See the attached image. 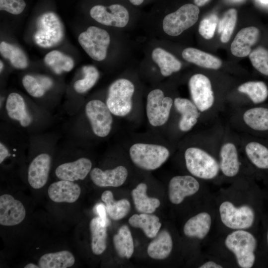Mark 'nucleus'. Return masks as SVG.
Returning <instances> with one entry per match:
<instances>
[{
  "instance_id": "obj_8",
  "label": "nucleus",
  "mask_w": 268,
  "mask_h": 268,
  "mask_svg": "<svg viewBox=\"0 0 268 268\" xmlns=\"http://www.w3.org/2000/svg\"><path fill=\"white\" fill-rule=\"evenodd\" d=\"M78 41L85 52L93 60L101 61L106 57L110 37L105 30L90 26L80 34Z\"/></svg>"
},
{
  "instance_id": "obj_40",
  "label": "nucleus",
  "mask_w": 268,
  "mask_h": 268,
  "mask_svg": "<svg viewBox=\"0 0 268 268\" xmlns=\"http://www.w3.org/2000/svg\"><path fill=\"white\" fill-rule=\"evenodd\" d=\"M249 59L253 66L261 73L268 76V51L259 47L250 53Z\"/></svg>"
},
{
  "instance_id": "obj_25",
  "label": "nucleus",
  "mask_w": 268,
  "mask_h": 268,
  "mask_svg": "<svg viewBox=\"0 0 268 268\" xmlns=\"http://www.w3.org/2000/svg\"><path fill=\"white\" fill-rule=\"evenodd\" d=\"M147 185L139 184L132 192V196L136 210L140 213H152L160 204V201L155 198L148 197L146 194Z\"/></svg>"
},
{
  "instance_id": "obj_52",
  "label": "nucleus",
  "mask_w": 268,
  "mask_h": 268,
  "mask_svg": "<svg viewBox=\"0 0 268 268\" xmlns=\"http://www.w3.org/2000/svg\"><path fill=\"white\" fill-rule=\"evenodd\" d=\"M267 244L268 246V231H267Z\"/></svg>"
},
{
  "instance_id": "obj_23",
  "label": "nucleus",
  "mask_w": 268,
  "mask_h": 268,
  "mask_svg": "<svg viewBox=\"0 0 268 268\" xmlns=\"http://www.w3.org/2000/svg\"><path fill=\"white\" fill-rule=\"evenodd\" d=\"M5 108L8 116L26 127L32 122V117L26 109L23 98L18 93H10L6 99Z\"/></svg>"
},
{
  "instance_id": "obj_31",
  "label": "nucleus",
  "mask_w": 268,
  "mask_h": 268,
  "mask_svg": "<svg viewBox=\"0 0 268 268\" xmlns=\"http://www.w3.org/2000/svg\"><path fill=\"white\" fill-rule=\"evenodd\" d=\"M89 228L92 251L95 255H101L106 249L107 225L103 224L101 218L98 216L91 219Z\"/></svg>"
},
{
  "instance_id": "obj_41",
  "label": "nucleus",
  "mask_w": 268,
  "mask_h": 268,
  "mask_svg": "<svg viewBox=\"0 0 268 268\" xmlns=\"http://www.w3.org/2000/svg\"><path fill=\"white\" fill-rule=\"evenodd\" d=\"M218 23V17L215 14H211L204 18L199 27L200 34L204 38L210 39L213 37Z\"/></svg>"
},
{
  "instance_id": "obj_51",
  "label": "nucleus",
  "mask_w": 268,
  "mask_h": 268,
  "mask_svg": "<svg viewBox=\"0 0 268 268\" xmlns=\"http://www.w3.org/2000/svg\"><path fill=\"white\" fill-rule=\"evenodd\" d=\"M234 2H242L244 0H231Z\"/></svg>"
},
{
  "instance_id": "obj_28",
  "label": "nucleus",
  "mask_w": 268,
  "mask_h": 268,
  "mask_svg": "<svg viewBox=\"0 0 268 268\" xmlns=\"http://www.w3.org/2000/svg\"><path fill=\"white\" fill-rule=\"evenodd\" d=\"M152 58L164 76H168L178 71L182 67V64L178 59L161 48H156L152 51Z\"/></svg>"
},
{
  "instance_id": "obj_45",
  "label": "nucleus",
  "mask_w": 268,
  "mask_h": 268,
  "mask_svg": "<svg viewBox=\"0 0 268 268\" xmlns=\"http://www.w3.org/2000/svg\"><path fill=\"white\" fill-rule=\"evenodd\" d=\"M9 155L8 150L6 146L2 143H0V163H1Z\"/></svg>"
},
{
  "instance_id": "obj_12",
  "label": "nucleus",
  "mask_w": 268,
  "mask_h": 268,
  "mask_svg": "<svg viewBox=\"0 0 268 268\" xmlns=\"http://www.w3.org/2000/svg\"><path fill=\"white\" fill-rule=\"evenodd\" d=\"M90 15L98 22L107 26L125 27L129 20L128 10L123 5L114 4L109 7L96 5L91 8Z\"/></svg>"
},
{
  "instance_id": "obj_21",
  "label": "nucleus",
  "mask_w": 268,
  "mask_h": 268,
  "mask_svg": "<svg viewBox=\"0 0 268 268\" xmlns=\"http://www.w3.org/2000/svg\"><path fill=\"white\" fill-rule=\"evenodd\" d=\"M220 170L227 177L236 176L240 170V162L236 145L232 142L223 144L220 150Z\"/></svg>"
},
{
  "instance_id": "obj_20",
  "label": "nucleus",
  "mask_w": 268,
  "mask_h": 268,
  "mask_svg": "<svg viewBox=\"0 0 268 268\" xmlns=\"http://www.w3.org/2000/svg\"><path fill=\"white\" fill-rule=\"evenodd\" d=\"M174 106L181 116L179 122V129L184 132L189 131L197 123L200 111L192 101L187 98H176Z\"/></svg>"
},
{
  "instance_id": "obj_5",
  "label": "nucleus",
  "mask_w": 268,
  "mask_h": 268,
  "mask_svg": "<svg viewBox=\"0 0 268 268\" xmlns=\"http://www.w3.org/2000/svg\"><path fill=\"white\" fill-rule=\"evenodd\" d=\"M64 36L63 25L55 13L48 11L38 17L33 36L38 46L44 48L53 47L62 41Z\"/></svg>"
},
{
  "instance_id": "obj_37",
  "label": "nucleus",
  "mask_w": 268,
  "mask_h": 268,
  "mask_svg": "<svg viewBox=\"0 0 268 268\" xmlns=\"http://www.w3.org/2000/svg\"><path fill=\"white\" fill-rule=\"evenodd\" d=\"M238 90L247 94L255 104L264 102L268 96V88L263 81H248L240 85Z\"/></svg>"
},
{
  "instance_id": "obj_15",
  "label": "nucleus",
  "mask_w": 268,
  "mask_h": 268,
  "mask_svg": "<svg viewBox=\"0 0 268 268\" xmlns=\"http://www.w3.org/2000/svg\"><path fill=\"white\" fill-rule=\"evenodd\" d=\"M51 163V156L47 153H41L30 163L28 170V181L35 189L44 187L47 183Z\"/></svg>"
},
{
  "instance_id": "obj_18",
  "label": "nucleus",
  "mask_w": 268,
  "mask_h": 268,
  "mask_svg": "<svg viewBox=\"0 0 268 268\" xmlns=\"http://www.w3.org/2000/svg\"><path fill=\"white\" fill-rule=\"evenodd\" d=\"M80 193L81 188L77 184L64 180L53 183L48 190L49 197L55 202H74Z\"/></svg>"
},
{
  "instance_id": "obj_39",
  "label": "nucleus",
  "mask_w": 268,
  "mask_h": 268,
  "mask_svg": "<svg viewBox=\"0 0 268 268\" xmlns=\"http://www.w3.org/2000/svg\"><path fill=\"white\" fill-rule=\"evenodd\" d=\"M82 71L84 78L77 80L73 84L74 89L78 93H83L92 88L99 76L97 69L92 66H84Z\"/></svg>"
},
{
  "instance_id": "obj_2",
  "label": "nucleus",
  "mask_w": 268,
  "mask_h": 268,
  "mask_svg": "<svg viewBox=\"0 0 268 268\" xmlns=\"http://www.w3.org/2000/svg\"><path fill=\"white\" fill-rule=\"evenodd\" d=\"M170 154L166 146L156 143L137 142L129 149L133 163L140 169L149 171L159 168L167 160Z\"/></svg>"
},
{
  "instance_id": "obj_46",
  "label": "nucleus",
  "mask_w": 268,
  "mask_h": 268,
  "mask_svg": "<svg viewBox=\"0 0 268 268\" xmlns=\"http://www.w3.org/2000/svg\"><path fill=\"white\" fill-rule=\"evenodd\" d=\"M200 268H222L223 266L214 261L205 262L199 267Z\"/></svg>"
},
{
  "instance_id": "obj_1",
  "label": "nucleus",
  "mask_w": 268,
  "mask_h": 268,
  "mask_svg": "<svg viewBox=\"0 0 268 268\" xmlns=\"http://www.w3.org/2000/svg\"><path fill=\"white\" fill-rule=\"evenodd\" d=\"M224 244L234 254L239 267L251 268L254 266L257 241L251 233L244 229L235 230L226 236Z\"/></svg>"
},
{
  "instance_id": "obj_19",
  "label": "nucleus",
  "mask_w": 268,
  "mask_h": 268,
  "mask_svg": "<svg viewBox=\"0 0 268 268\" xmlns=\"http://www.w3.org/2000/svg\"><path fill=\"white\" fill-rule=\"evenodd\" d=\"M259 36V30L256 27L250 26L242 29L231 43L230 50L232 54L238 57L247 56L251 53V47L258 40Z\"/></svg>"
},
{
  "instance_id": "obj_32",
  "label": "nucleus",
  "mask_w": 268,
  "mask_h": 268,
  "mask_svg": "<svg viewBox=\"0 0 268 268\" xmlns=\"http://www.w3.org/2000/svg\"><path fill=\"white\" fill-rule=\"evenodd\" d=\"M115 249L121 258L130 259L134 251L133 237L129 227L123 225L113 238Z\"/></svg>"
},
{
  "instance_id": "obj_34",
  "label": "nucleus",
  "mask_w": 268,
  "mask_h": 268,
  "mask_svg": "<svg viewBox=\"0 0 268 268\" xmlns=\"http://www.w3.org/2000/svg\"><path fill=\"white\" fill-rule=\"evenodd\" d=\"M245 150L251 163L261 169H268V148L258 142L252 141L246 144Z\"/></svg>"
},
{
  "instance_id": "obj_48",
  "label": "nucleus",
  "mask_w": 268,
  "mask_h": 268,
  "mask_svg": "<svg viewBox=\"0 0 268 268\" xmlns=\"http://www.w3.org/2000/svg\"><path fill=\"white\" fill-rule=\"evenodd\" d=\"M144 0H130V1L134 5H138L141 4Z\"/></svg>"
},
{
  "instance_id": "obj_50",
  "label": "nucleus",
  "mask_w": 268,
  "mask_h": 268,
  "mask_svg": "<svg viewBox=\"0 0 268 268\" xmlns=\"http://www.w3.org/2000/svg\"><path fill=\"white\" fill-rule=\"evenodd\" d=\"M0 72H1V70H2V68H3V64H2V63L1 61H0Z\"/></svg>"
},
{
  "instance_id": "obj_17",
  "label": "nucleus",
  "mask_w": 268,
  "mask_h": 268,
  "mask_svg": "<svg viewBox=\"0 0 268 268\" xmlns=\"http://www.w3.org/2000/svg\"><path fill=\"white\" fill-rule=\"evenodd\" d=\"M92 165L90 159L82 157L75 161L60 165L55 170V174L61 180L72 182L83 180L90 172Z\"/></svg>"
},
{
  "instance_id": "obj_9",
  "label": "nucleus",
  "mask_w": 268,
  "mask_h": 268,
  "mask_svg": "<svg viewBox=\"0 0 268 268\" xmlns=\"http://www.w3.org/2000/svg\"><path fill=\"white\" fill-rule=\"evenodd\" d=\"M174 101L165 96L160 89H155L148 93L146 103V115L150 125L154 127L165 125L168 121Z\"/></svg>"
},
{
  "instance_id": "obj_36",
  "label": "nucleus",
  "mask_w": 268,
  "mask_h": 268,
  "mask_svg": "<svg viewBox=\"0 0 268 268\" xmlns=\"http://www.w3.org/2000/svg\"><path fill=\"white\" fill-rule=\"evenodd\" d=\"M0 52L1 55L8 59L15 68L23 69L27 67V57L18 47L3 41L0 44Z\"/></svg>"
},
{
  "instance_id": "obj_35",
  "label": "nucleus",
  "mask_w": 268,
  "mask_h": 268,
  "mask_svg": "<svg viewBox=\"0 0 268 268\" xmlns=\"http://www.w3.org/2000/svg\"><path fill=\"white\" fill-rule=\"evenodd\" d=\"M44 61L57 74L63 71H69L74 67V61L71 58L57 50L49 52L45 56Z\"/></svg>"
},
{
  "instance_id": "obj_30",
  "label": "nucleus",
  "mask_w": 268,
  "mask_h": 268,
  "mask_svg": "<svg viewBox=\"0 0 268 268\" xmlns=\"http://www.w3.org/2000/svg\"><path fill=\"white\" fill-rule=\"evenodd\" d=\"M101 200L106 204V210L110 217L114 220L125 217L131 209L130 202L126 199L115 201L110 191H105L101 195Z\"/></svg>"
},
{
  "instance_id": "obj_29",
  "label": "nucleus",
  "mask_w": 268,
  "mask_h": 268,
  "mask_svg": "<svg viewBox=\"0 0 268 268\" xmlns=\"http://www.w3.org/2000/svg\"><path fill=\"white\" fill-rule=\"evenodd\" d=\"M129 224L133 227L141 229L148 238L155 237L161 226L159 218L150 213L135 214L129 219Z\"/></svg>"
},
{
  "instance_id": "obj_14",
  "label": "nucleus",
  "mask_w": 268,
  "mask_h": 268,
  "mask_svg": "<svg viewBox=\"0 0 268 268\" xmlns=\"http://www.w3.org/2000/svg\"><path fill=\"white\" fill-rule=\"evenodd\" d=\"M26 210L23 203L9 194L0 197V224L10 226L20 223L25 218Z\"/></svg>"
},
{
  "instance_id": "obj_44",
  "label": "nucleus",
  "mask_w": 268,
  "mask_h": 268,
  "mask_svg": "<svg viewBox=\"0 0 268 268\" xmlns=\"http://www.w3.org/2000/svg\"><path fill=\"white\" fill-rule=\"evenodd\" d=\"M94 211L98 214L99 216L101 218L103 224L107 225L108 224L106 217V207L102 203L98 204L94 208Z\"/></svg>"
},
{
  "instance_id": "obj_4",
  "label": "nucleus",
  "mask_w": 268,
  "mask_h": 268,
  "mask_svg": "<svg viewBox=\"0 0 268 268\" xmlns=\"http://www.w3.org/2000/svg\"><path fill=\"white\" fill-rule=\"evenodd\" d=\"M184 158L187 170L195 177L210 180L218 174L219 163L212 155L201 148L195 146L187 148Z\"/></svg>"
},
{
  "instance_id": "obj_38",
  "label": "nucleus",
  "mask_w": 268,
  "mask_h": 268,
  "mask_svg": "<svg viewBox=\"0 0 268 268\" xmlns=\"http://www.w3.org/2000/svg\"><path fill=\"white\" fill-rule=\"evenodd\" d=\"M237 18L235 9L228 10L223 15L218 24V32L221 34L222 43H227L230 39L235 28Z\"/></svg>"
},
{
  "instance_id": "obj_3",
  "label": "nucleus",
  "mask_w": 268,
  "mask_h": 268,
  "mask_svg": "<svg viewBox=\"0 0 268 268\" xmlns=\"http://www.w3.org/2000/svg\"><path fill=\"white\" fill-rule=\"evenodd\" d=\"M134 92V84L126 78L118 79L111 84L106 104L113 115L124 117L131 113Z\"/></svg>"
},
{
  "instance_id": "obj_10",
  "label": "nucleus",
  "mask_w": 268,
  "mask_h": 268,
  "mask_svg": "<svg viewBox=\"0 0 268 268\" xmlns=\"http://www.w3.org/2000/svg\"><path fill=\"white\" fill-rule=\"evenodd\" d=\"M86 115L93 133L100 137H105L110 133L113 115L106 103L98 99L89 101L85 106Z\"/></svg>"
},
{
  "instance_id": "obj_22",
  "label": "nucleus",
  "mask_w": 268,
  "mask_h": 268,
  "mask_svg": "<svg viewBox=\"0 0 268 268\" xmlns=\"http://www.w3.org/2000/svg\"><path fill=\"white\" fill-rule=\"evenodd\" d=\"M211 223L210 214L201 212L187 221L183 227L184 233L188 237L203 239L209 232Z\"/></svg>"
},
{
  "instance_id": "obj_49",
  "label": "nucleus",
  "mask_w": 268,
  "mask_h": 268,
  "mask_svg": "<svg viewBox=\"0 0 268 268\" xmlns=\"http://www.w3.org/2000/svg\"><path fill=\"white\" fill-rule=\"evenodd\" d=\"M25 268H39L38 265H36L33 263H29L25 265L24 267Z\"/></svg>"
},
{
  "instance_id": "obj_42",
  "label": "nucleus",
  "mask_w": 268,
  "mask_h": 268,
  "mask_svg": "<svg viewBox=\"0 0 268 268\" xmlns=\"http://www.w3.org/2000/svg\"><path fill=\"white\" fill-rule=\"evenodd\" d=\"M22 84L26 91L34 97L43 96L46 90L38 79L31 75H26L22 78Z\"/></svg>"
},
{
  "instance_id": "obj_43",
  "label": "nucleus",
  "mask_w": 268,
  "mask_h": 268,
  "mask_svg": "<svg viewBox=\"0 0 268 268\" xmlns=\"http://www.w3.org/2000/svg\"><path fill=\"white\" fill-rule=\"evenodd\" d=\"M26 3L24 0H0V10L11 14H19L24 9Z\"/></svg>"
},
{
  "instance_id": "obj_26",
  "label": "nucleus",
  "mask_w": 268,
  "mask_h": 268,
  "mask_svg": "<svg viewBox=\"0 0 268 268\" xmlns=\"http://www.w3.org/2000/svg\"><path fill=\"white\" fill-rule=\"evenodd\" d=\"M182 55L187 61L204 68L217 69L222 65L218 58L194 48L184 49Z\"/></svg>"
},
{
  "instance_id": "obj_16",
  "label": "nucleus",
  "mask_w": 268,
  "mask_h": 268,
  "mask_svg": "<svg viewBox=\"0 0 268 268\" xmlns=\"http://www.w3.org/2000/svg\"><path fill=\"white\" fill-rule=\"evenodd\" d=\"M128 175L127 169L122 165L104 171L95 167L90 172L93 183L100 187H120L125 183Z\"/></svg>"
},
{
  "instance_id": "obj_27",
  "label": "nucleus",
  "mask_w": 268,
  "mask_h": 268,
  "mask_svg": "<svg viewBox=\"0 0 268 268\" xmlns=\"http://www.w3.org/2000/svg\"><path fill=\"white\" fill-rule=\"evenodd\" d=\"M75 258L68 251L63 250L42 255L38 261L40 268H67L73 265Z\"/></svg>"
},
{
  "instance_id": "obj_6",
  "label": "nucleus",
  "mask_w": 268,
  "mask_h": 268,
  "mask_svg": "<svg viewBox=\"0 0 268 268\" xmlns=\"http://www.w3.org/2000/svg\"><path fill=\"white\" fill-rule=\"evenodd\" d=\"M219 213L222 223L233 230L247 229L253 225L255 219V213L251 206H236L228 201L220 203Z\"/></svg>"
},
{
  "instance_id": "obj_47",
  "label": "nucleus",
  "mask_w": 268,
  "mask_h": 268,
  "mask_svg": "<svg viewBox=\"0 0 268 268\" xmlns=\"http://www.w3.org/2000/svg\"><path fill=\"white\" fill-rule=\"evenodd\" d=\"M209 0H194V2L196 5L201 6L204 5Z\"/></svg>"
},
{
  "instance_id": "obj_13",
  "label": "nucleus",
  "mask_w": 268,
  "mask_h": 268,
  "mask_svg": "<svg viewBox=\"0 0 268 268\" xmlns=\"http://www.w3.org/2000/svg\"><path fill=\"white\" fill-rule=\"evenodd\" d=\"M200 185L193 176L178 175L171 179L168 185V197L171 202L179 204L185 198L197 193Z\"/></svg>"
},
{
  "instance_id": "obj_7",
  "label": "nucleus",
  "mask_w": 268,
  "mask_h": 268,
  "mask_svg": "<svg viewBox=\"0 0 268 268\" xmlns=\"http://www.w3.org/2000/svg\"><path fill=\"white\" fill-rule=\"evenodd\" d=\"M198 6L191 3L181 6L176 11L167 14L163 20V29L168 35L177 36L194 25L199 18Z\"/></svg>"
},
{
  "instance_id": "obj_11",
  "label": "nucleus",
  "mask_w": 268,
  "mask_h": 268,
  "mask_svg": "<svg viewBox=\"0 0 268 268\" xmlns=\"http://www.w3.org/2000/svg\"><path fill=\"white\" fill-rule=\"evenodd\" d=\"M192 101L200 112H204L213 106L214 96L211 84L205 75L197 73L193 75L189 81Z\"/></svg>"
},
{
  "instance_id": "obj_24",
  "label": "nucleus",
  "mask_w": 268,
  "mask_h": 268,
  "mask_svg": "<svg viewBox=\"0 0 268 268\" xmlns=\"http://www.w3.org/2000/svg\"><path fill=\"white\" fill-rule=\"evenodd\" d=\"M147 247L148 256L156 260L167 258L173 248V241L170 233L166 230L158 232Z\"/></svg>"
},
{
  "instance_id": "obj_33",
  "label": "nucleus",
  "mask_w": 268,
  "mask_h": 268,
  "mask_svg": "<svg viewBox=\"0 0 268 268\" xmlns=\"http://www.w3.org/2000/svg\"><path fill=\"white\" fill-rule=\"evenodd\" d=\"M244 123L253 130H268V108L255 107L247 110L243 114Z\"/></svg>"
}]
</instances>
